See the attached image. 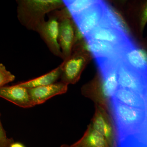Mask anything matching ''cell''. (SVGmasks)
<instances>
[{
	"instance_id": "cell-1",
	"label": "cell",
	"mask_w": 147,
	"mask_h": 147,
	"mask_svg": "<svg viewBox=\"0 0 147 147\" xmlns=\"http://www.w3.org/2000/svg\"><path fill=\"white\" fill-rule=\"evenodd\" d=\"M110 113L117 142L129 136L147 133L146 110L131 108L111 100Z\"/></svg>"
},
{
	"instance_id": "cell-2",
	"label": "cell",
	"mask_w": 147,
	"mask_h": 147,
	"mask_svg": "<svg viewBox=\"0 0 147 147\" xmlns=\"http://www.w3.org/2000/svg\"><path fill=\"white\" fill-rule=\"evenodd\" d=\"M16 2L18 21L34 32L45 22L46 14L65 7L63 1L59 0H18Z\"/></svg>"
},
{
	"instance_id": "cell-3",
	"label": "cell",
	"mask_w": 147,
	"mask_h": 147,
	"mask_svg": "<svg viewBox=\"0 0 147 147\" xmlns=\"http://www.w3.org/2000/svg\"><path fill=\"white\" fill-rule=\"evenodd\" d=\"M105 3L98 1L89 9L72 18L75 26L74 44L82 41L98 26L104 14Z\"/></svg>"
},
{
	"instance_id": "cell-4",
	"label": "cell",
	"mask_w": 147,
	"mask_h": 147,
	"mask_svg": "<svg viewBox=\"0 0 147 147\" xmlns=\"http://www.w3.org/2000/svg\"><path fill=\"white\" fill-rule=\"evenodd\" d=\"M92 57L89 53L86 51H73L71 56L61 65V82L68 85L76 84Z\"/></svg>"
},
{
	"instance_id": "cell-5",
	"label": "cell",
	"mask_w": 147,
	"mask_h": 147,
	"mask_svg": "<svg viewBox=\"0 0 147 147\" xmlns=\"http://www.w3.org/2000/svg\"><path fill=\"white\" fill-rule=\"evenodd\" d=\"M59 42L62 53L63 59L71 56L75 41V26L66 9L59 11Z\"/></svg>"
},
{
	"instance_id": "cell-6",
	"label": "cell",
	"mask_w": 147,
	"mask_h": 147,
	"mask_svg": "<svg viewBox=\"0 0 147 147\" xmlns=\"http://www.w3.org/2000/svg\"><path fill=\"white\" fill-rule=\"evenodd\" d=\"M85 40V39H84ZM123 47L109 42L96 40H85L76 43L73 50H82L89 53L95 59L120 58Z\"/></svg>"
},
{
	"instance_id": "cell-7",
	"label": "cell",
	"mask_w": 147,
	"mask_h": 147,
	"mask_svg": "<svg viewBox=\"0 0 147 147\" xmlns=\"http://www.w3.org/2000/svg\"><path fill=\"white\" fill-rule=\"evenodd\" d=\"M117 71L119 88L131 90L147 98V77L128 68L120 59Z\"/></svg>"
},
{
	"instance_id": "cell-8",
	"label": "cell",
	"mask_w": 147,
	"mask_h": 147,
	"mask_svg": "<svg viewBox=\"0 0 147 147\" xmlns=\"http://www.w3.org/2000/svg\"><path fill=\"white\" fill-rule=\"evenodd\" d=\"M120 59L126 67L140 75L147 77V55L146 50L134 41L121 50Z\"/></svg>"
},
{
	"instance_id": "cell-9",
	"label": "cell",
	"mask_w": 147,
	"mask_h": 147,
	"mask_svg": "<svg viewBox=\"0 0 147 147\" xmlns=\"http://www.w3.org/2000/svg\"><path fill=\"white\" fill-rule=\"evenodd\" d=\"M90 124L96 131L105 137L110 147H117L115 128L110 113L95 104V113Z\"/></svg>"
},
{
	"instance_id": "cell-10",
	"label": "cell",
	"mask_w": 147,
	"mask_h": 147,
	"mask_svg": "<svg viewBox=\"0 0 147 147\" xmlns=\"http://www.w3.org/2000/svg\"><path fill=\"white\" fill-rule=\"evenodd\" d=\"M51 53L63 59L59 42V16L58 12L52 13L36 31Z\"/></svg>"
},
{
	"instance_id": "cell-11",
	"label": "cell",
	"mask_w": 147,
	"mask_h": 147,
	"mask_svg": "<svg viewBox=\"0 0 147 147\" xmlns=\"http://www.w3.org/2000/svg\"><path fill=\"white\" fill-rule=\"evenodd\" d=\"M85 40H96L109 42L124 47L133 42L129 34L116 28L98 26L85 37Z\"/></svg>"
},
{
	"instance_id": "cell-12",
	"label": "cell",
	"mask_w": 147,
	"mask_h": 147,
	"mask_svg": "<svg viewBox=\"0 0 147 147\" xmlns=\"http://www.w3.org/2000/svg\"><path fill=\"white\" fill-rule=\"evenodd\" d=\"M68 85L62 82L28 89L29 94L34 106L44 103L48 99L58 95L66 92Z\"/></svg>"
},
{
	"instance_id": "cell-13",
	"label": "cell",
	"mask_w": 147,
	"mask_h": 147,
	"mask_svg": "<svg viewBox=\"0 0 147 147\" xmlns=\"http://www.w3.org/2000/svg\"><path fill=\"white\" fill-rule=\"evenodd\" d=\"M0 97L19 107L28 108L34 107L28 89L17 84L0 88Z\"/></svg>"
},
{
	"instance_id": "cell-14",
	"label": "cell",
	"mask_w": 147,
	"mask_h": 147,
	"mask_svg": "<svg viewBox=\"0 0 147 147\" xmlns=\"http://www.w3.org/2000/svg\"><path fill=\"white\" fill-rule=\"evenodd\" d=\"M111 100L131 108L147 110V98L127 89L118 88Z\"/></svg>"
},
{
	"instance_id": "cell-15",
	"label": "cell",
	"mask_w": 147,
	"mask_h": 147,
	"mask_svg": "<svg viewBox=\"0 0 147 147\" xmlns=\"http://www.w3.org/2000/svg\"><path fill=\"white\" fill-rule=\"evenodd\" d=\"M71 145L74 147H111L105 137L96 131L90 124L82 138Z\"/></svg>"
},
{
	"instance_id": "cell-16",
	"label": "cell",
	"mask_w": 147,
	"mask_h": 147,
	"mask_svg": "<svg viewBox=\"0 0 147 147\" xmlns=\"http://www.w3.org/2000/svg\"><path fill=\"white\" fill-rule=\"evenodd\" d=\"M61 73V67L60 65L57 68L42 76L17 84L27 89L47 86L56 83L60 78Z\"/></svg>"
},
{
	"instance_id": "cell-17",
	"label": "cell",
	"mask_w": 147,
	"mask_h": 147,
	"mask_svg": "<svg viewBox=\"0 0 147 147\" xmlns=\"http://www.w3.org/2000/svg\"><path fill=\"white\" fill-rule=\"evenodd\" d=\"M98 1H63L65 7L71 18L78 16L94 5Z\"/></svg>"
},
{
	"instance_id": "cell-18",
	"label": "cell",
	"mask_w": 147,
	"mask_h": 147,
	"mask_svg": "<svg viewBox=\"0 0 147 147\" xmlns=\"http://www.w3.org/2000/svg\"><path fill=\"white\" fill-rule=\"evenodd\" d=\"M116 147H147V134L132 135L119 140Z\"/></svg>"
},
{
	"instance_id": "cell-19",
	"label": "cell",
	"mask_w": 147,
	"mask_h": 147,
	"mask_svg": "<svg viewBox=\"0 0 147 147\" xmlns=\"http://www.w3.org/2000/svg\"><path fill=\"white\" fill-rule=\"evenodd\" d=\"M15 79V76L8 71L2 63H0V88L13 82Z\"/></svg>"
},
{
	"instance_id": "cell-20",
	"label": "cell",
	"mask_w": 147,
	"mask_h": 147,
	"mask_svg": "<svg viewBox=\"0 0 147 147\" xmlns=\"http://www.w3.org/2000/svg\"><path fill=\"white\" fill-rule=\"evenodd\" d=\"M13 142V139H9L7 137L5 130L3 127L0 119V147H10Z\"/></svg>"
},
{
	"instance_id": "cell-21",
	"label": "cell",
	"mask_w": 147,
	"mask_h": 147,
	"mask_svg": "<svg viewBox=\"0 0 147 147\" xmlns=\"http://www.w3.org/2000/svg\"><path fill=\"white\" fill-rule=\"evenodd\" d=\"M147 20V5H145L142 9L141 19V28L142 30L144 28Z\"/></svg>"
},
{
	"instance_id": "cell-22",
	"label": "cell",
	"mask_w": 147,
	"mask_h": 147,
	"mask_svg": "<svg viewBox=\"0 0 147 147\" xmlns=\"http://www.w3.org/2000/svg\"><path fill=\"white\" fill-rule=\"evenodd\" d=\"M10 147H25V146L21 143L13 142L11 144Z\"/></svg>"
},
{
	"instance_id": "cell-23",
	"label": "cell",
	"mask_w": 147,
	"mask_h": 147,
	"mask_svg": "<svg viewBox=\"0 0 147 147\" xmlns=\"http://www.w3.org/2000/svg\"><path fill=\"white\" fill-rule=\"evenodd\" d=\"M70 147H74L73 146H72V145H71V146H70Z\"/></svg>"
}]
</instances>
